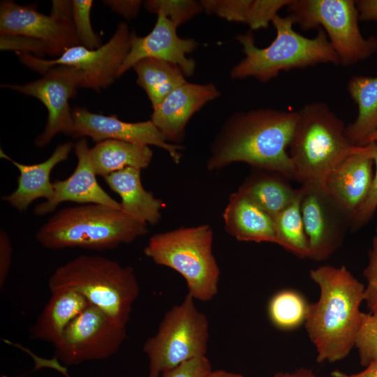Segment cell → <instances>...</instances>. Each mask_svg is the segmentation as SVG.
I'll use <instances>...</instances> for the list:
<instances>
[{
	"label": "cell",
	"instance_id": "obj_15",
	"mask_svg": "<svg viewBox=\"0 0 377 377\" xmlns=\"http://www.w3.org/2000/svg\"><path fill=\"white\" fill-rule=\"evenodd\" d=\"M72 117L71 135L74 138L89 137L96 143L115 140L156 146L166 151L175 163L181 160L183 147L168 142L151 120L126 122L115 114L105 116L81 107L73 108Z\"/></svg>",
	"mask_w": 377,
	"mask_h": 377
},
{
	"label": "cell",
	"instance_id": "obj_35",
	"mask_svg": "<svg viewBox=\"0 0 377 377\" xmlns=\"http://www.w3.org/2000/svg\"><path fill=\"white\" fill-rule=\"evenodd\" d=\"M367 146L375 163L376 171L368 195L350 221V228L353 230L365 224L373 216L377 209V145L369 144Z\"/></svg>",
	"mask_w": 377,
	"mask_h": 377
},
{
	"label": "cell",
	"instance_id": "obj_33",
	"mask_svg": "<svg viewBox=\"0 0 377 377\" xmlns=\"http://www.w3.org/2000/svg\"><path fill=\"white\" fill-rule=\"evenodd\" d=\"M355 347L363 367L377 361V312L363 313Z\"/></svg>",
	"mask_w": 377,
	"mask_h": 377
},
{
	"label": "cell",
	"instance_id": "obj_18",
	"mask_svg": "<svg viewBox=\"0 0 377 377\" xmlns=\"http://www.w3.org/2000/svg\"><path fill=\"white\" fill-rule=\"evenodd\" d=\"M374 163L367 145L355 146L327 177L325 192L350 221L371 187Z\"/></svg>",
	"mask_w": 377,
	"mask_h": 377
},
{
	"label": "cell",
	"instance_id": "obj_14",
	"mask_svg": "<svg viewBox=\"0 0 377 377\" xmlns=\"http://www.w3.org/2000/svg\"><path fill=\"white\" fill-rule=\"evenodd\" d=\"M301 187L300 209L309 242V258L324 260L342 243L350 219L325 190Z\"/></svg>",
	"mask_w": 377,
	"mask_h": 377
},
{
	"label": "cell",
	"instance_id": "obj_27",
	"mask_svg": "<svg viewBox=\"0 0 377 377\" xmlns=\"http://www.w3.org/2000/svg\"><path fill=\"white\" fill-rule=\"evenodd\" d=\"M132 68L137 75V84L146 92L153 110L186 82L179 66L161 59L145 58L136 62Z\"/></svg>",
	"mask_w": 377,
	"mask_h": 377
},
{
	"label": "cell",
	"instance_id": "obj_34",
	"mask_svg": "<svg viewBox=\"0 0 377 377\" xmlns=\"http://www.w3.org/2000/svg\"><path fill=\"white\" fill-rule=\"evenodd\" d=\"M1 50H15L17 53L30 54L38 58L50 56L49 46L43 41L19 34H1L0 35Z\"/></svg>",
	"mask_w": 377,
	"mask_h": 377
},
{
	"label": "cell",
	"instance_id": "obj_1",
	"mask_svg": "<svg viewBox=\"0 0 377 377\" xmlns=\"http://www.w3.org/2000/svg\"><path fill=\"white\" fill-rule=\"evenodd\" d=\"M298 112L272 108L237 112L224 121L210 147L207 168L221 169L235 162L294 179L287 151Z\"/></svg>",
	"mask_w": 377,
	"mask_h": 377
},
{
	"label": "cell",
	"instance_id": "obj_38",
	"mask_svg": "<svg viewBox=\"0 0 377 377\" xmlns=\"http://www.w3.org/2000/svg\"><path fill=\"white\" fill-rule=\"evenodd\" d=\"M12 244L8 235L4 230L0 231V288L2 289L7 279L12 258Z\"/></svg>",
	"mask_w": 377,
	"mask_h": 377
},
{
	"label": "cell",
	"instance_id": "obj_13",
	"mask_svg": "<svg viewBox=\"0 0 377 377\" xmlns=\"http://www.w3.org/2000/svg\"><path fill=\"white\" fill-rule=\"evenodd\" d=\"M82 72L75 68L57 66L47 70L43 77L24 84H8L2 87L38 98L47 110V119L43 133L34 140L38 147L48 145L59 133L71 135L73 126L69 101L75 97L81 87Z\"/></svg>",
	"mask_w": 377,
	"mask_h": 377
},
{
	"label": "cell",
	"instance_id": "obj_10",
	"mask_svg": "<svg viewBox=\"0 0 377 377\" xmlns=\"http://www.w3.org/2000/svg\"><path fill=\"white\" fill-rule=\"evenodd\" d=\"M131 32L126 22H120L111 38L96 50L78 45L53 59L20 53H17L18 57L22 64L42 75L57 66L75 68L83 74L81 87L100 91L117 77L118 71L130 49Z\"/></svg>",
	"mask_w": 377,
	"mask_h": 377
},
{
	"label": "cell",
	"instance_id": "obj_11",
	"mask_svg": "<svg viewBox=\"0 0 377 377\" xmlns=\"http://www.w3.org/2000/svg\"><path fill=\"white\" fill-rule=\"evenodd\" d=\"M126 336V326L89 304L54 344L55 358L66 365L105 359L120 348Z\"/></svg>",
	"mask_w": 377,
	"mask_h": 377
},
{
	"label": "cell",
	"instance_id": "obj_9",
	"mask_svg": "<svg viewBox=\"0 0 377 377\" xmlns=\"http://www.w3.org/2000/svg\"><path fill=\"white\" fill-rule=\"evenodd\" d=\"M288 15L302 29L321 26L336 52L339 64L353 65L377 50V38H364L358 26V12L352 0H291Z\"/></svg>",
	"mask_w": 377,
	"mask_h": 377
},
{
	"label": "cell",
	"instance_id": "obj_45",
	"mask_svg": "<svg viewBox=\"0 0 377 377\" xmlns=\"http://www.w3.org/2000/svg\"><path fill=\"white\" fill-rule=\"evenodd\" d=\"M54 369L61 371V373H63L64 374H65L67 377H69L68 375H67V373L66 371V370L64 369V368L59 363H57L54 366Z\"/></svg>",
	"mask_w": 377,
	"mask_h": 377
},
{
	"label": "cell",
	"instance_id": "obj_25",
	"mask_svg": "<svg viewBox=\"0 0 377 377\" xmlns=\"http://www.w3.org/2000/svg\"><path fill=\"white\" fill-rule=\"evenodd\" d=\"M347 89L357 105L358 112L355 121L346 126L345 133L353 145L366 146L377 129V76H354Z\"/></svg>",
	"mask_w": 377,
	"mask_h": 377
},
{
	"label": "cell",
	"instance_id": "obj_37",
	"mask_svg": "<svg viewBox=\"0 0 377 377\" xmlns=\"http://www.w3.org/2000/svg\"><path fill=\"white\" fill-rule=\"evenodd\" d=\"M211 370L210 361L207 356H202L165 371L161 377H205Z\"/></svg>",
	"mask_w": 377,
	"mask_h": 377
},
{
	"label": "cell",
	"instance_id": "obj_43",
	"mask_svg": "<svg viewBox=\"0 0 377 377\" xmlns=\"http://www.w3.org/2000/svg\"><path fill=\"white\" fill-rule=\"evenodd\" d=\"M205 377H245L243 375L223 369L211 370Z\"/></svg>",
	"mask_w": 377,
	"mask_h": 377
},
{
	"label": "cell",
	"instance_id": "obj_36",
	"mask_svg": "<svg viewBox=\"0 0 377 377\" xmlns=\"http://www.w3.org/2000/svg\"><path fill=\"white\" fill-rule=\"evenodd\" d=\"M367 284L364 288V301L371 313L377 312V249H372L369 263L363 272Z\"/></svg>",
	"mask_w": 377,
	"mask_h": 377
},
{
	"label": "cell",
	"instance_id": "obj_26",
	"mask_svg": "<svg viewBox=\"0 0 377 377\" xmlns=\"http://www.w3.org/2000/svg\"><path fill=\"white\" fill-rule=\"evenodd\" d=\"M91 162L96 175L103 177L126 168H147L153 152L149 146L107 140L89 149Z\"/></svg>",
	"mask_w": 377,
	"mask_h": 377
},
{
	"label": "cell",
	"instance_id": "obj_39",
	"mask_svg": "<svg viewBox=\"0 0 377 377\" xmlns=\"http://www.w3.org/2000/svg\"><path fill=\"white\" fill-rule=\"evenodd\" d=\"M103 3L128 20L137 16L142 4L140 0H105Z\"/></svg>",
	"mask_w": 377,
	"mask_h": 377
},
{
	"label": "cell",
	"instance_id": "obj_46",
	"mask_svg": "<svg viewBox=\"0 0 377 377\" xmlns=\"http://www.w3.org/2000/svg\"><path fill=\"white\" fill-rule=\"evenodd\" d=\"M374 249H377V227L376 230V235L374 237L373 239V248Z\"/></svg>",
	"mask_w": 377,
	"mask_h": 377
},
{
	"label": "cell",
	"instance_id": "obj_2",
	"mask_svg": "<svg viewBox=\"0 0 377 377\" xmlns=\"http://www.w3.org/2000/svg\"><path fill=\"white\" fill-rule=\"evenodd\" d=\"M310 277L320 293L318 300L309 304L304 322L316 361L341 360L355 346L365 287L345 266H321L311 269Z\"/></svg>",
	"mask_w": 377,
	"mask_h": 377
},
{
	"label": "cell",
	"instance_id": "obj_4",
	"mask_svg": "<svg viewBox=\"0 0 377 377\" xmlns=\"http://www.w3.org/2000/svg\"><path fill=\"white\" fill-rule=\"evenodd\" d=\"M290 144L294 179L301 186L325 189L331 171L353 150L343 121L323 102L306 104Z\"/></svg>",
	"mask_w": 377,
	"mask_h": 377
},
{
	"label": "cell",
	"instance_id": "obj_42",
	"mask_svg": "<svg viewBox=\"0 0 377 377\" xmlns=\"http://www.w3.org/2000/svg\"><path fill=\"white\" fill-rule=\"evenodd\" d=\"M271 377H318L312 370L300 368L293 372H278Z\"/></svg>",
	"mask_w": 377,
	"mask_h": 377
},
{
	"label": "cell",
	"instance_id": "obj_23",
	"mask_svg": "<svg viewBox=\"0 0 377 377\" xmlns=\"http://www.w3.org/2000/svg\"><path fill=\"white\" fill-rule=\"evenodd\" d=\"M51 293L50 300L30 327L29 334L32 339L54 345L68 325L90 303L84 296L75 290L64 289Z\"/></svg>",
	"mask_w": 377,
	"mask_h": 377
},
{
	"label": "cell",
	"instance_id": "obj_28",
	"mask_svg": "<svg viewBox=\"0 0 377 377\" xmlns=\"http://www.w3.org/2000/svg\"><path fill=\"white\" fill-rule=\"evenodd\" d=\"M273 219L295 198L293 188L281 177L258 174L249 177L239 188Z\"/></svg>",
	"mask_w": 377,
	"mask_h": 377
},
{
	"label": "cell",
	"instance_id": "obj_17",
	"mask_svg": "<svg viewBox=\"0 0 377 377\" xmlns=\"http://www.w3.org/2000/svg\"><path fill=\"white\" fill-rule=\"evenodd\" d=\"M88 143L81 138L74 144L77 163L71 176L53 182L54 195L50 200L40 202L34 208L36 216H43L55 210L63 202L78 204L96 203L121 209L120 202L113 199L100 186L93 168Z\"/></svg>",
	"mask_w": 377,
	"mask_h": 377
},
{
	"label": "cell",
	"instance_id": "obj_32",
	"mask_svg": "<svg viewBox=\"0 0 377 377\" xmlns=\"http://www.w3.org/2000/svg\"><path fill=\"white\" fill-rule=\"evenodd\" d=\"M93 1L73 0L72 20L79 44L90 50H96L101 45V37L93 29L90 13Z\"/></svg>",
	"mask_w": 377,
	"mask_h": 377
},
{
	"label": "cell",
	"instance_id": "obj_6",
	"mask_svg": "<svg viewBox=\"0 0 377 377\" xmlns=\"http://www.w3.org/2000/svg\"><path fill=\"white\" fill-rule=\"evenodd\" d=\"M51 293L75 290L126 326L140 286L131 267L97 255H80L57 267L48 280Z\"/></svg>",
	"mask_w": 377,
	"mask_h": 377
},
{
	"label": "cell",
	"instance_id": "obj_7",
	"mask_svg": "<svg viewBox=\"0 0 377 377\" xmlns=\"http://www.w3.org/2000/svg\"><path fill=\"white\" fill-rule=\"evenodd\" d=\"M212 242L209 225L179 228L152 235L144 253L154 263L181 274L187 294L195 300L208 302L217 295L220 278Z\"/></svg>",
	"mask_w": 377,
	"mask_h": 377
},
{
	"label": "cell",
	"instance_id": "obj_24",
	"mask_svg": "<svg viewBox=\"0 0 377 377\" xmlns=\"http://www.w3.org/2000/svg\"><path fill=\"white\" fill-rule=\"evenodd\" d=\"M291 0H200L203 10L256 30L268 27L279 10Z\"/></svg>",
	"mask_w": 377,
	"mask_h": 377
},
{
	"label": "cell",
	"instance_id": "obj_30",
	"mask_svg": "<svg viewBox=\"0 0 377 377\" xmlns=\"http://www.w3.org/2000/svg\"><path fill=\"white\" fill-rule=\"evenodd\" d=\"M309 306L305 298L298 292L283 290L270 299L268 315L276 327L285 330H293L304 323Z\"/></svg>",
	"mask_w": 377,
	"mask_h": 377
},
{
	"label": "cell",
	"instance_id": "obj_19",
	"mask_svg": "<svg viewBox=\"0 0 377 377\" xmlns=\"http://www.w3.org/2000/svg\"><path fill=\"white\" fill-rule=\"evenodd\" d=\"M221 96L214 83L186 82L173 90L154 110L151 121L170 143L179 145L191 117L208 102Z\"/></svg>",
	"mask_w": 377,
	"mask_h": 377
},
{
	"label": "cell",
	"instance_id": "obj_40",
	"mask_svg": "<svg viewBox=\"0 0 377 377\" xmlns=\"http://www.w3.org/2000/svg\"><path fill=\"white\" fill-rule=\"evenodd\" d=\"M359 20L377 22V0L355 1Z\"/></svg>",
	"mask_w": 377,
	"mask_h": 377
},
{
	"label": "cell",
	"instance_id": "obj_29",
	"mask_svg": "<svg viewBox=\"0 0 377 377\" xmlns=\"http://www.w3.org/2000/svg\"><path fill=\"white\" fill-rule=\"evenodd\" d=\"M302 196L300 187L294 200L273 220L277 244L304 258L309 257V246L300 209Z\"/></svg>",
	"mask_w": 377,
	"mask_h": 377
},
{
	"label": "cell",
	"instance_id": "obj_41",
	"mask_svg": "<svg viewBox=\"0 0 377 377\" xmlns=\"http://www.w3.org/2000/svg\"><path fill=\"white\" fill-rule=\"evenodd\" d=\"M358 373L348 374L340 370H334L331 373L332 377H377V361L373 362Z\"/></svg>",
	"mask_w": 377,
	"mask_h": 377
},
{
	"label": "cell",
	"instance_id": "obj_21",
	"mask_svg": "<svg viewBox=\"0 0 377 377\" xmlns=\"http://www.w3.org/2000/svg\"><path fill=\"white\" fill-rule=\"evenodd\" d=\"M223 217L226 231L237 240L277 244L273 219L239 189L230 195Z\"/></svg>",
	"mask_w": 377,
	"mask_h": 377
},
{
	"label": "cell",
	"instance_id": "obj_5",
	"mask_svg": "<svg viewBox=\"0 0 377 377\" xmlns=\"http://www.w3.org/2000/svg\"><path fill=\"white\" fill-rule=\"evenodd\" d=\"M272 23L276 35L267 47H257L251 31L236 36L244 57L230 70L232 79L253 77L267 82L281 71L321 63L339 64L337 55L321 27L316 37L309 38L293 29L294 22L289 15H277Z\"/></svg>",
	"mask_w": 377,
	"mask_h": 377
},
{
	"label": "cell",
	"instance_id": "obj_44",
	"mask_svg": "<svg viewBox=\"0 0 377 377\" xmlns=\"http://www.w3.org/2000/svg\"><path fill=\"white\" fill-rule=\"evenodd\" d=\"M369 144H374L377 145V129L370 137L368 145Z\"/></svg>",
	"mask_w": 377,
	"mask_h": 377
},
{
	"label": "cell",
	"instance_id": "obj_22",
	"mask_svg": "<svg viewBox=\"0 0 377 377\" xmlns=\"http://www.w3.org/2000/svg\"><path fill=\"white\" fill-rule=\"evenodd\" d=\"M141 170L126 168L103 177L109 188L121 198V209L145 224L155 225L161 217L165 204L146 191L141 182Z\"/></svg>",
	"mask_w": 377,
	"mask_h": 377
},
{
	"label": "cell",
	"instance_id": "obj_20",
	"mask_svg": "<svg viewBox=\"0 0 377 377\" xmlns=\"http://www.w3.org/2000/svg\"><path fill=\"white\" fill-rule=\"evenodd\" d=\"M74 144L67 141L59 145L45 161L36 164H23L17 162L0 151L1 158L10 161L19 170L17 186L11 193L2 197V200L22 212L36 199L43 198L50 200L54 195V186L50 174L54 168L66 161Z\"/></svg>",
	"mask_w": 377,
	"mask_h": 377
},
{
	"label": "cell",
	"instance_id": "obj_3",
	"mask_svg": "<svg viewBox=\"0 0 377 377\" xmlns=\"http://www.w3.org/2000/svg\"><path fill=\"white\" fill-rule=\"evenodd\" d=\"M147 232V224L119 209L88 203L57 211L39 228L35 238L52 250L77 247L102 251L131 243Z\"/></svg>",
	"mask_w": 377,
	"mask_h": 377
},
{
	"label": "cell",
	"instance_id": "obj_31",
	"mask_svg": "<svg viewBox=\"0 0 377 377\" xmlns=\"http://www.w3.org/2000/svg\"><path fill=\"white\" fill-rule=\"evenodd\" d=\"M143 4L151 13H162L177 27L203 11L200 1L195 0H147Z\"/></svg>",
	"mask_w": 377,
	"mask_h": 377
},
{
	"label": "cell",
	"instance_id": "obj_8",
	"mask_svg": "<svg viewBox=\"0 0 377 377\" xmlns=\"http://www.w3.org/2000/svg\"><path fill=\"white\" fill-rule=\"evenodd\" d=\"M209 322L195 300L186 294L182 302L167 311L154 335L143 345L149 360L148 377H160L194 358L206 356Z\"/></svg>",
	"mask_w": 377,
	"mask_h": 377
},
{
	"label": "cell",
	"instance_id": "obj_16",
	"mask_svg": "<svg viewBox=\"0 0 377 377\" xmlns=\"http://www.w3.org/2000/svg\"><path fill=\"white\" fill-rule=\"evenodd\" d=\"M177 27L162 13H157L156 24L145 36L131 32L130 49L121 65L117 77L132 68L138 61L154 58L175 64L186 77L193 75L196 64L186 57L195 50L198 43L193 38H182L177 33Z\"/></svg>",
	"mask_w": 377,
	"mask_h": 377
},
{
	"label": "cell",
	"instance_id": "obj_12",
	"mask_svg": "<svg viewBox=\"0 0 377 377\" xmlns=\"http://www.w3.org/2000/svg\"><path fill=\"white\" fill-rule=\"evenodd\" d=\"M0 33L40 40L49 46L51 57H58L68 48L80 45L72 20V1H53L49 15L32 6L1 1Z\"/></svg>",
	"mask_w": 377,
	"mask_h": 377
}]
</instances>
